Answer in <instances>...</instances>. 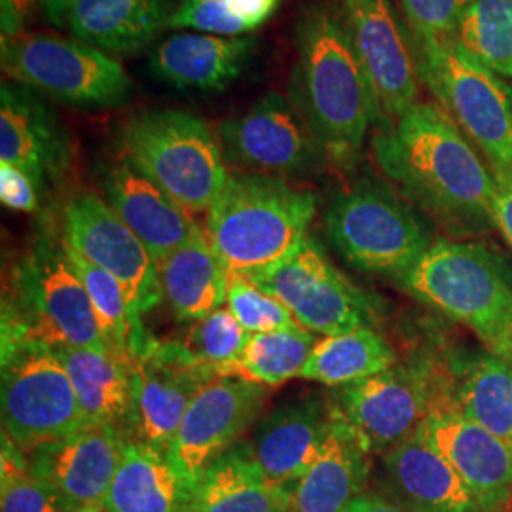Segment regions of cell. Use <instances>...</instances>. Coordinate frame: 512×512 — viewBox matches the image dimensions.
I'll return each instance as SVG.
<instances>
[{
  "instance_id": "33",
  "label": "cell",
  "mask_w": 512,
  "mask_h": 512,
  "mask_svg": "<svg viewBox=\"0 0 512 512\" xmlns=\"http://www.w3.org/2000/svg\"><path fill=\"white\" fill-rule=\"evenodd\" d=\"M450 406L511 444L512 366L494 353L476 357L463 370Z\"/></svg>"
},
{
  "instance_id": "1",
  "label": "cell",
  "mask_w": 512,
  "mask_h": 512,
  "mask_svg": "<svg viewBox=\"0 0 512 512\" xmlns=\"http://www.w3.org/2000/svg\"><path fill=\"white\" fill-rule=\"evenodd\" d=\"M374 156L404 194L456 236L495 228V181L446 110L416 103L376 129Z\"/></svg>"
},
{
  "instance_id": "32",
  "label": "cell",
  "mask_w": 512,
  "mask_h": 512,
  "mask_svg": "<svg viewBox=\"0 0 512 512\" xmlns=\"http://www.w3.org/2000/svg\"><path fill=\"white\" fill-rule=\"evenodd\" d=\"M65 251L92 300L93 311L110 355L133 366V361L145 349L148 340L141 329L139 311L135 310L131 294L114 275L93 266L92 262L76 255L67 245Z\"/></svg>"
},
{
  "instance_id": "24",
  "label": "cell",
  "mask_w": 512,
  "mask_h": 512,
  "mask_svg": "<svg viewBox=\"0 0 512 512\" xmlns=\"http://www.w3.org/2000/svg\"><path fill=\"white\" fill-rule=\"evenodd\" d=\"M397 499L421 512H476L475 501L454 467L418 429L382 456Z\"/></svg>"
},
{
  "instance_id": "6",
  "label": "cell",
  "mask_w": 512,
  "mask_h": 512,
  "mask_svg": "<svg viewBox=\"0 0 512 512\" xmlns=\"http://www.w3.org/2000/svg\"><path fill=\"white\" fill-rule=\"evenodd\" d=\"M2 435L25 454L80 431L71 376L54 348L2 323Z\"/></svg>"
},
{
  "instance_id": "28",
  "label": "cell",
  "mask_w": 512,
  "mask_h": 512,
  "mask_svg": "<svg viewBox=\"0 0 512 512\" xmlns=\"http://www.w3.org/2000/svg\"><path fill=\"white\" fill-rule=\"evenodd\" d=\"M192 490L175 471L167 454L145 442L126 444L110 484L107 512H186Z\"/></svg>"
},
{
  "instance_id": "13",
  "label": "cell",
  "mask_w": 512,
  "mask_h": 512,
  "mask_svg": "<svg viewBox=\"0 0 512 512\" xmlns=\"http://www.w3.org/2000/svg\"><path fill=\"white\" fill-rule=\"evenodd\" d=\"M268 387L230 376H215L188 406L167 458L192 490L205 469L230 452L255 423Z\"/></svg>"
},
{
  "instance_id": "48",
  "label": "cell",
  "mask_w": 512,
  "mask_h": 512,
  "mask_svg": "<svg viewBox=\"0 0 512 512\" xmlns=\"http://www.w3.org/2000/svg\"><path fill=\"white\" fill-rule=\"evenodd\" d=\"M73 512H107L103 507H84V509H76Z\"/></svg>"
},
{
  "instance_id": "10",
  "label": "cell",
  "mask_w": 512,
  "mask_h": 512,
  "mask_svg": "<svg viewBox=\"0 0 512 512\" xmlns=\"http://www.w3.org/2000/svg\"><path fill=\"white\" fill-rule=\"evenodd\" d=\"M14 308H4V323L46 342L109 353L92 300L65 245H38L14 270Z\"/></svg>"
},
{
  "instance_id": "44",
  "label": "cell",
  "mask_w": 512,
  "mask_h": 512,
  "mask_svg": "<svg viewBox=\"0 0 512 512\" xmlns=\"http://www.w3.org/2000/svg\"><path fill=\"white\" fill-rule=\"evenodd\" d=\"M37 0H0V35L2 42L23 35Z\"/></svg>"
},
{
  "instance_id": "16",
  "label": "cell",
  "mask_w": 512,
  "mask_h": 512,
  "mask_svg": "<svg viewBox=\"0 0 512 512\" xmlns=\"http://www.w3.org/2000/svg\"><path fill=\"white\" fill-rule=\"evenodd\" d=\"M139 442L167 452L194 397L217 374L184 344L148 340L131 366Z\"/></svg>"
},
{
  "instance_id": "39",
  "label": "cell",
  "mask_w": 512,
  "mask_h": 512,
  "mask_svg": "<svg viewBox=\"0 0 512 512\" xmlns=\"http://www.w3.org/2000/svg\"><path fill=\"white\" fill-rule=\"evenodd\" d=\"M410 44L458 42L465 12L473 0H401Z\"/></svg>"
},
{
  "instance_id": "27",
  "label": "cell",
  "mask_w": 512,
  "mask_h": 512,
  "mask_svg": "<svg viewBox=\"0 0 512 512\" xmlns=\"http://www.w3.org/2000/svg\"><path fill=\"white\" fill-rule=\"evenodd\" d=\"M169 16L165 0H78L67 27L105 54L128 55L150 44Z\"/></svg>"
},
{
  "instance_id": "20",
  "label": "cell",
  "mask_w": 512,
  "mask_h": 512,
  "mask_svg": "<svg viewBox=\"0 0 512 512\" xmlns=\"http://www.w3.org/2000/svg\"><path fill=\"white\" fill-rule=\"evenodd\" d=\"M103 190L110 207L143 241L158 264L203 230L192 213L137 171L128 160L107 169Z\"/></svg>"
},
{
  "instance_id": "30",
  "label": "cell",
  "mask_w": 512,
  "mask_h": 512,
  "mask_svg": "<svg viewBox=\"0 0 512 512\" xmlns=\"http://www.w3.org/2000/svg\"><path fill=\"white\" fill-rule=\"evenodd\" d=\"M67 368L82 418L88 423L116 425L133 416L131 366L93 349L52 346Z\"/></svg>"
},
{
  "instance_id": "4",
  "label": "cell",
  "mask_w": 512,
  "mask_h": 512,
  "mask_svg": "<svg viewBox=\"0 0 512 512\" xmlns=\"http://www.w3.org/2000/svg\"><path fill=\"white\" fill-rule=\"evenodd\" d=\"M397 279L412 296L473 330L488 349L511 323L512 264L486 243L435 239Z\"/></svg>"
},
{
  "instance_id": "37",
  "label": "cell",
  "mask_w": 512,
  "mask_h": 512,
  "mask_svg": "<svg viewBox=\"0 0 512 512\" xmlns=\"http://www.w3.org/2000/svg\"><path fill=\"white\" fill-rule=\"evenodd\" d=\"M226 306L251 334L300 327L279 298L260 289L247 275L230 274Z\"/></svg>"
},
{
  "instance_id": "22",
  "label": "cell",
  "mask_w": 512,
  "mask_h": 512,
  "mask_svg": "<svg viewBox=\"0 0 512 512\" xmlns=\"http://www.w3.org/2000/svg\"><path fill=\"white\" fill-rule=\"evenodd\" d=\"M67 141L52 110L37 93L16 82L0 88V164L27 173L35 183L61 173Z\"/></svg>"
},
{
  "instance_id": "8",
  "label": "cell",
  "mask_w": 512,
  "mask_h": 512,
  "mask_svg": "<svg viewBox=\"0 0 512 512\" xmlns=\"http://www.w3.org/2000/svg\"><path fill=\"white\" fill-rule=\"evenodd\" d=\"M325 226L338 255L372 274L399 277L435 243L427 222L393 188L368 179L332 200Z\"/></svg>"
},
{
  "instance_id": "26",
  "label": "cell",
  "mask_w": 512,
  "mask_h": 512,
  "mask_svg": "<svg viewBox=\"0 0 512 512\" xmlns=\"http://www.w3.org/2000/svg\"><path fill=\"white\" fill-rule=\"evenodd\" d=\"M368 454L332 416L321 454L291 490L293 512H344L363 494L370 475Z\"/></svg>"
},
{
  "instance_id": "49",
  "label": "cell",
  "mask_w": 512,
  "mask_h": 512,
  "mask_svg": "<svg viewBox=\"0 0 512 512\" xmlns=\"http://www.w3.org/2000/svg\"><path fill=\"white\" fill-rule=\"evenodd\" d=\"M511 452H512V442H511Z\"/></svg>"
},
{
  "instance_id": "41",
  "label": "cell",
  "mask_w": 512,
  "mask_h": 512,
  "mask_svg": "<svg viewBox=\"0 0 512 512\" xmlns=\"http://www.w3.org/2000/svg\"><path fill=\"white\" fill-rule=\"evenodd\" d=\"M37 183L18 167L0 164V200L19 213H33L37 209Z\"/></svg>"
},
{
  "instance_id": "12",
  "label": "cell",
  "mask_w": 512,
  "mask_h": 512,
  "mask_svg": "<svg viewBox=\"0 0 512 512\" xmlns=\"http://www.w3.org/2000/svg\"><path fill=\"white\" fill-rule=\"evenodd\" d=\"M63 243L122 281L139 315L164 300L158 262L110 203L97 194H80L65 205Z\"/></svg>"
},
{
  "instance_id": "45",
  "label": "cell",
  "mask_w": 512,
  "mask_h": 512,
  "mask_svg": "<svg viewBox=\"0 0 512 512\" xmlns=\"http://www.w3.org/2000/svg\"><path fill=\"white\" fill-rule=\"evenodd\" d=\"M344 512H421L410 505H406L399 499H391L380 494H370V492H363L357 495L348 509Z\"/></svg>"
},
{
  "instance_id": "46",
  "label": "cell",
  "mask_w": 512,
  "mask_h": 512,
  "mask_svg": "<svg viewBox=\"0 0 512 512\" xmlns=\"http://www.w3.org/2000/svg\"><path fill=\"white\" fill-rule=\"evenodd\" d=\"M37 4L46 18L57 27H63L67 25V19L71 16L74 6L78 4V0H37Z\"/></svg>"
},
{
  "instance_id": "18",
  "label": "cell",
  "mask_w": 512,
  "mask_h": 512,
  "mask_svg": "<svg viewBox=\"0 0 512 512\" xmlns=\"http://www.w3.org/2000/svg\"><path fill=\"white\" fill-rule=\"evenodd\" d=\"M128 440L109 423H88L67 439L40 446L27 459L67 512L103 507Z\"/></svg>"
},
{
  "instance_id": "9",
  "label": "cell",
  "mask_w": 512,
  "mask_h": 512,
  "mask_svg": "<svg viewBox=\"0 0 512 512\" xmlns=\"http://www.w3.org/2000/svg\"><path fill=\"white\" fill-rule=\"evenodd\" d=\"M2 71L19 86L71 107H118L131 93L122 63L78 38L23 33L4 40Z\"/></svg>"
},
{
  "instance_id": "47",
  "label": "cell",
  "mask_w": 512,
  "mask_h": 512,
  "mask_svg": "<svg viewBox=\"0 0 512 512\" xmlns=\"http://www.w3.org/2000/svg\"><path fill=\"white\" fill-rule=\"evenodd\" d=\"M499 359H503L507 365L512 366V319L509 327L501 334L494 348L490 349Z\"/></svg>"
},
{
  "instance_id": "3",
  "label": "cell",
  "mask_w": 512,
  "mask_h": 512,
  "mask_svg": "<svg viewBox=\"0 0 512 512\" xmlns=\"http://www.w3.org/2000/svg\"><path fill=\"white\" fill-rule=\"evenodd\" d=\"M315 213L311 190L236 171L207 213L205 236L228 274H256L293 255L310 236Z\"/></svg>"
},
{
  "instance_id": "43",
  "label": "cell",
  "mask_w": 512,
  "mask_h": 512,
  "mask_svg": "<svg viewBox=\"0 0 512 512\" xmlns=\"http://www.w3.org/2000/svg\"><path fill=\"white\" fill-rule=\"evenodd\" d=\"M492 175L495 181V228L503 234L512 249V177L499 171H492Z\"/></svg>"
},
{
  "instance_id": "19",
  "label": "cell",
  "mask_w": 512,
  "mask_h": 512,
  "mask_svg": "<svg viewBox=\"0 0 512 512\" xmlns=\"http://www.w3.org/2000/svg\"><path fill=\"white\" fill-rule=\"evenodd\" d=\"M420 429L463 480L476 512L503 511L511 503V444L463 418L450 404L431 403Z\"/></svg>"
},
{
  "instance_id": "15",
  "label": "cell",
  "mask_w": 512,
  "mask_h": 512,
  "mask_svg": "<svg viewBox=\"0 0 512 512\" xmlns=\"http://www.w3.org/2000/svg\"><path fill=\"white\" fill-rule=\"evenodd\" d=\"M429 408L431 393L425 376L416 368L395 365L342 387L330 412L368 456H384L420 429Z\"/></svg>"
},
{
  "instance_id": "23",
  "label": "cell",
  "mask_w": 512,
  "mask_h": 512,
  "mask_svg": "<svg viewBox=\"0 0 512 512\" xmlns=\"http://www.w3.org/2000/svg\"><path fill=\"white\" fill-rule=\"evenodd\" d=\"M251 37L173 35L150 55V71L167 84L194 92H222L238 80L255 52Z\"/></svg>"
},
{
  "instance_id": "11",
  "label": "cell",
  "mask_w": 512,
  "mask_h": 512,
  "mask_svg": "<svg viewBox=\"0 0 512 512\" xmlns=\"http://www.w3.org/2000/svg\"><path fill=\"white\" fill-rule=\"evenodd\" d=\"M247 277L279 298L298 325L313 334L330 336L372 327L370 300L330 262L311 236L283 262Z\"/></svg>"
},
{
  "instance_id": "17",
  "label": "cell",
  "mask_w": 512,
  "mask_h": 512,
  "mask_svg": "<svg viewBox=\"0 0 512 512\" xmlns=\"http://www.w3.org/2000/svg\"><path fill=\"white\" fill-rule=\"evenodd\" d=\"M342 19L374 86L380 110L399 118L418 103V71L410 38L391 0H340Z\"/></svg>"
},
{
  "instance_id": "14",
  "label": "cell",
  "mask_w": 512,
  "mask_h": 512,
  "mask_svg": "<svg viewBox=\"0 0 512 512\" xmlns=\"http://www.w3.org/2000/svg\"><path fill=\"white\" fill-rule=\"evenodd\" d=\"M228 162L247 173L291 177L308 171L323 152L304 114L279 93H266L255 105L220 124Z\"/></svg>"
},
{
  "instance_id": "21",
  "label": "cell",
  "mask_w": 512,
  "mask_h": 512,
  "mask_svg": "<svg viewBox=\"0 0 512 512\" xmlns=\"http://www.w3.org/2000/svg\"><path fill=\"white\" fill-rule=\"evenodd\" d=\"M330 427L332 412L325 403L315 397L294 401L260 421L247 448L270 482L293 490L321 454Z\"/></svg>"
},
{
  "instance_id": "25",
  "label": "cell",
  "mask_w": 512,
  "mask_h": 512,
  "mask_svg": "<svg viewBox=\"0 0 512 512\" xmlns=\"http://www.w3.org/2000/svg\"><path fill=\"white\" fill-rule=\"evenodd\" d=\"M186 512H293V497L264 476L247 444H236L205 469Z\"/></svg>"
},
{
  "instance_id": "7",
  "label": "cell",
  "mask_w": 512,
  "mask_h": 512,
  "mask_svg": "<svg viewBox=\"0 0 512 512\" xmlns=\"http://www.w3.org/2000/svg\"><path fill=\"white\" fill-rule=\"evenodd\" d=\"M421 82L492 171L512 177V90L459 42L410 44Z\"/></svg>"
},
{
  "instance_id": "35",
  "label": "cell",
  "mask_w": 512,
  "mask_h": 512,
  "mask_svg": "<svg viewBox=\"0 0 512 512\" xmlns=\"http://www.w3.org/2000/svg\"><path fill=\"white\" fill-rule=\"evenodd\" d=\"M459 44L501 78H512V0H473Z\"/></svg>"
},
{
  "instance_id": "31",
  "label": "cell",
  "mask_w": 512,
  "mask_h": 512,
  "mask_svg": "<svg viewBox=\"0 0 512 512\" xmlns=\"http://www.w3.org/2000/svg\"><path fill=\"white\" fill-rule=\"evenodd\" d=\"M397 365L389 342L372 327L317 340L300 378L329 387H349Z\"/></svg>"
},
{
  "instance_id": "5",
  "label": "cell",
  "mask_w": 512,
  "mask_h": 512,
  "mask_svg": "<svg viewBox=\"0 0 512 512\" xmlns=\"http://www.w3.org/2000/svg\"><path fill=\"white\" fill-rule=\"evenodd\" d=\"M126 160L192 215L209 213L230 177L211 126L186 110H152L122 131Z\"/></svg>"
},
{
  "instance_id": "42",
  "label": "cell",
  "mask_w": 512,
  "mask_h": 512,
  "mask_svg": "<svg viewBox=\"0 0 512 512\" xmlns=\"http://www.w3.org/2000/svg\"><path fill=\"white\" fill-rule=\"evenodd\" d=\"M224 4L251 33H255L274 18L281 0H224Z\"/></svg>"
},
{
  "instance_id": "34",
  "label": "cell",
  "mask_w": 512,
  "mask_h": 512,
  "mask_svg": "<svg viewBox=\"0 0 512 512\" xmlns=\"http://www.w3.org/2000/svg\"><path fill=\"white\" fill-rule=\"evenodd\" d=\"M317 340L304 327L251 334L241 357L222 366L219 376L277 387L300 378Z\"/></svg>"
},
{
  "instance_id": "2",
  "label": "cell",
  "mask_w": 512,
  "mask_h": 512,
  "mask_svg": "<svg viewBox=\"0 0 512 512\" xmlns=\"http://www.w3.org/2000/svg\"><path fill=\"white\" fill-rule=\"evenodd\" d=\"M291 99L323 154L338 165L357 160L382 110L344 19L329 6L298 21Z\"/></svg>"
},
{
  "instance_id": "40",
  "label": "cell",
  "mask_w": 512,
  "mask_h": 512,
  "mask_svg": "<svg viewBox=\"0 0 512 512\" xmlns=\"http://www.w3.org/2000/svg\"><path fill=\"white\" fill-rule=\"evenodd\" d=\"M169 29H196L215 37H249L251 31L224 4V0H181L167 19Z\"/></svg>"
},
{
  "instance_id": "36",
  "label": "cell",
  "mask_w": 512,
  "mask_h": 512,
  "mask_svg": "<svg viewBox=\"0 0 512 512\" xmlns=\"http://www.w3.org/2000/svg\"><path fill=\"white\" fill-rule=\"evenodd\" d=\"M0 512H67L54 490L35 475L27 454L2 435Z\"/></svg>"
},
{
  "instance_id": "29",
  "label": "cell",
  "mask_w": 512,
  "mask_h": 512,
  "mask_svg": "<svg viewBox=\"0 0 512 512\" xmlns=\"http://www.w3.org/2000/svg\"><path fill=\"white\" fill-rule=\"evenodd\" d=\"M162 296L183 321H200L226 304L230 274L205 230L158 264Z\"/></svg>"
},
{
  "instance_id": "38",
  "label": "cell",
  "mask_w": 512,
  "mask_h": 512,
  "mask_svg": "<svg viewBox=\"0 0 512 512\" xmlns=\"http://www.w3.org/2000/svg\"><path fill=\"white\" fill-rule=\"evenodd\" d=\"M188 336L190 338L184 346L219 374L222 366L230 365L241 357L251 332L241 327L232 311L220 308L200 321H194Z\"/></svg>"
}]
</instances>
